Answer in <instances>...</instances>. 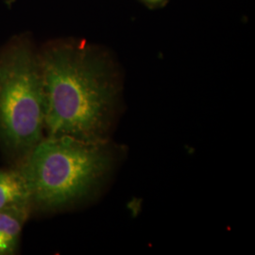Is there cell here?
Wrapping results in <instances>:
<instances>
[{"label": "cell", "instance_id": "6da1fadb", "mask_svg": "<svg viewBox=\"0 0 255 255\" xmlns=\"http://www.w3.org/2000/svg\"><path fill=\"white\" fill-rule=\"evenodd\" d=\"M39 58L48 135L109 141L120 108L121 82L108 53L85 42L61 41L46 46Z\"/></svg>", "mask_w": 255, "mask_h": 255}, {"label": "cell", "instance_id": "7a4b0ae2", "mask_svg": "<svg viewBox=\"0 0 255 255\" xmlns=\"http://www.w3.org/2000/svg\"><path fill=\"white\" fill-rule=\"evenodd\" d=\"M118 162L116 146L67 135H48L27 153L20 170L31 203L60 210L92 197Z\"/></svg>", "mask_w": 255, "mask_h": 255}, {"label": "cell", "instance_id": "3957f363", "mask_svg": "<svg viewBox=\"0 0 255 255\" xmlns=\"http://www.w3.org/2000/svg\"><path fill=\"white\" fill-rule=\"evenodd\" d=\"M46 92L39 53L19 40L0 55V138L28 153L44 138Z\"/></svg>", "mask_w": 255, "mask_h": 255}, {"label": "cell", "instance_id": "277c9868", "mask_svg": "<svg viewBox=\"0 0 255 255\" xmlns=\"http://www.w3.org/2000/svg\"><path fill=\"white\" fill-rule=\"evenodd\" d=\"M30 205L0 210V255H13L29 213Z\"/></svg>", "mask_w": 255, "mask_h": 255}, {"label": "cell", "instance_id": "5b68a950", "mask_svg": "<svg viewBox=\"0 0 255 255\" xmlns=\"http://www.w3.org/2000/svg\"><path fill=\"white\" fill-rule=\"evenodd\" d=\"M30 195L27 183L20 171L0 173V210L30 205Z\"/></svg>", "mask_w": 255, "mask_h": 255}, {"label": "cell", "instance_id": "8992f818", "mask_svg": "<svg viewBox=\"0 0 255 255\" xmlns=\"http://www.w3.org/2000/svg\"><path fill=\"white\" fill-rule=\"evenodd\" d=\"M142 1H143L145 4H146V5H148V6L154 7V6L161 5L165 0H142Z\"/></svg>", "mask_w": 255, "mask_h": 255}, {"label": "cell", "instance_id": "52a82bcc", "mask_svg": "<svg viewBox=\"0 0 255 255\" xmlns=\"http://www.w3.org/2000/svg\"><path fill=\"white\" fill-rule=\"evenodd\" d=\"M0 173H1V171H0Z\"/></svg>", "mask_w": 255, "mask_h": 255}]
</instances>
